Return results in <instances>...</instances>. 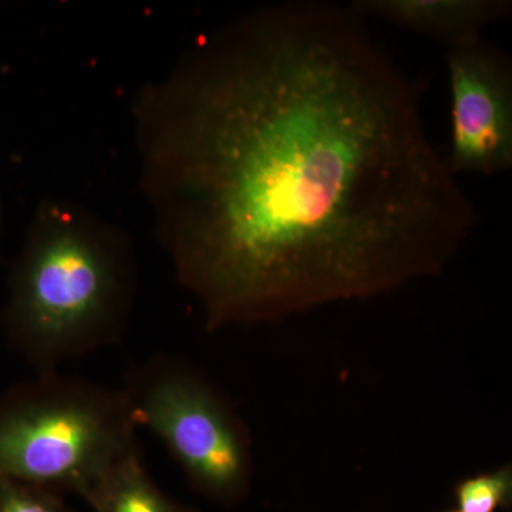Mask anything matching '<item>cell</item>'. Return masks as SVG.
Masks as SVG:
<instances>
[{"label":"cell","mask_w":512,"mask_h":512,"mask_svg":"<svg viewBox=\"0 0 512 512\" xmlns=\"http://www.w3.org/2000/svg\"><path fill=\"white\" fill-rule=\"evenodd\" d=\"M133 116L157 237L211 332L439 276L476 225L416 84L348 6L245 13Z\"/></svg>","instance_id":"cell-1"},{"label":"cell","mask_w":512,"mask_h":512,"mask_svg":"<svg viewBox=\"0 0 512 512\" xmlns=\"http://www.w3.org/2000/svg\"><path fill=\"white\" fill-rule=\"evenodd\" d=\"M131 235L79 202L39 201L10 266L6 340L36 373L119 345L136 305Z\"/></svg>","instance_id":"cell-2"},{"label":"cell","mask_w":512,"mask_h":512,"mask_svg":"<svg viewBox=\"0 0 512 512\" xmlns=\"http://www.w3.org/2000/svg\"><path fill=\"white\" fill-rule=\"evenodd\" d=\"M136 433L120 387L36 373L0 393V477L82 497Z\"/></svg>","instance_id":"cell-3"},{"label":"cell","mask_w":512,"mask_h":512,"mask_svg":"<svg viewBox=\"0 0 512 512\" xmlns=\"http://www.w3.org/2000/svg\"><path fill=\"white\" fill-rule=\"evenodd\" d=\"M137 429L153 433L188 483L215 500H238L254 474L247 424L202 370L156 353L127 370L120 386Z\"/></svg>","instance_id":"cell-4"},{"label":"cell","mask_w":512,"mask_h":512,"mask_svg":"<svg viewBox=\"0 0 512 512\" xmlns=\"http://www.w3.org/2000/svg\"><path fill=\"white\" fill-rule=\"evenodd\" d=\"M451 143L446 164L454 175L493 177L512 167V63L485 39L447 49Z\"/></svg>","instance_id":"cell-5"},{"label":"cell","mask_w":512,"mask_h":512,"mask_svg":"<svg viewBox=\"0 0 512 512\" xmlns=\"http://www.w3.org/2000/svg\"><path fill=\"white\" fill-rule=\"evenodd\" d=\"M360 19L369 16L430 37L447 49L484 39L488 26L510 18V0H353Z\"/></svg>","instance_id":"cell-6"},{"label":"cell","mask_w":512,"mask_h":512,"mask_svg":"<svg viewBox=\"0 0 512 512\" xmlns=\"http://www.w3.org/2000/svg\"><path fill=\"white\" fill-rule=\"evenodd\" d=\"M82 498L94 512H195L177 503L154 483L140 447L101 474Z\"/></svg>","instance_id":"cell-7"},{"label":"cell","mask_w":512,"mask_h":512,"mask_svg":"<svg viewBox=\"0 0 512 512\" xmlns=\"http://www.w3.org/2000/svg\"><path fill=\"white\" fill-rule=\"evenodd\" d=\"M454 494L458 512H497L507 507L512 497L511 464L463 478Z\"/></svg>","instance_id":"cell-8"},{"label":"cell","mask_w":512,"mask_h":512,"mask_svg":"<svg viewBox=\"0 0 512 512\" xmlns=\"http://www.w3.org/2000/svg\"><path fill=\"white\" fill-rule=\"evenodd\" d=\"M0 512H72L59 491L0 477Z\"/></svg>","instance_id":"cell-9"},{"label":"cell","mask_w":512,"mask_h":512,"mask_svg":"<svg viewBox=\"0 0 512 512\" xmlns=\"http://www.w3.org/2000/svg\"><path fill=\"white\" fill-rule=\"evenodd\" d=\"M3 227H5V212H3L2 200H0V241L3 237Z\"/></svg>","instance_id":"cell-10"},{"label":"cell","mask_w":512,"mask_h":512,"mask_svg":"<svg viewBox=\"0 0 512 512\" xmlns=\"http://www.w3.org/2000/svg\"><path fill=\"white\" fill-rule=\"evenodd\" d=\"M450 512H458V511H450Z\"/></svg>","instance_id":"cell-11"}]
</instances>
